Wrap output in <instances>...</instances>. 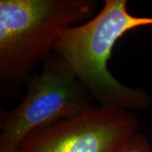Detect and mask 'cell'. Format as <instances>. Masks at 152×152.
I'll return each instance as SVG.
<instances>
[{
	"mask_svg": "<svg viewBox=\"0 0 152 152\" xmlns=\"http://www.w3.org/2000/svg\"><path fill=\"white\" fill-rule=\"evenodd\" d=\"M97 0L0 1V101L20 92L62 34L91 20Z\"/></svg>",
	"mask_w": 152,
	"mask_h": 152,
	"instance_id": "obj_1",
	"label": "cell"
},
{
	"mask_svg": "<svg viewBox=\"0 0 152 152\" xmlns=\"http://www.w3.org/2000/svg\"><path fill=\"white\" fill-rule=\"evenodd\" d=\"M121 152H152L146 138L139 133L132 136Z\"/></svg>",
	"mask_w": 152,
	"mask_h": 152,
	"instance_id": "obj_5",
	"label": "cell"
},
{
	"mask_svg": "<svg viewBox=\"0 0 152 152\" xmlns=\"http://www.w3.org/2000/svg\"><path fill=\"white\" fill-rule=\"evenodd\" d=\"M127 0H105L97 15L62 34L54 53L65 63L98 105L148 110L152 96L118 81L107 69L116 42L134 29L152 26V17L129 13Z\"/></svg>",
	"mask_w": 152,
	"mask_h": 152,
	"instance_id": "obj_2",
	"label": "cell"
},
{
	"mask_svg": "<svg viewBox=\"0 0 152 152\" xmlns=\"http://www.w3.org/2000/svg\"><path fill=\"white\" fill-rule=\"evenodd\" d=\"M15 108L0 113V152H17L32 131L74 118L94 107L95 99L54 52L26 84Z\"/></svg>",
	"mask_w": 152,
	"mask_h": 152,
	"instance_id": "obj_3",
	"label": "cell"
},
{
	"mask_svg": "<svg viewBox=\"0 0 152 152\" xmlns=\"http://www.w3.org/2000/svg\"><path fill=\"white\" fill-rule=\"evenodd\" d=\"M139 127L132 111L97 105L32 131L17 152H121Z\"/></svg>",
	"mask_w": 152,
	"mask_h": 152,
	"instance_id": "obj_4",
	"label": "cell"
}]
</instances>
